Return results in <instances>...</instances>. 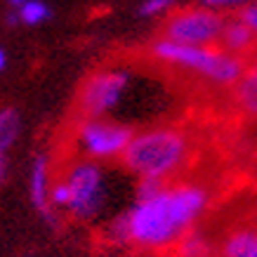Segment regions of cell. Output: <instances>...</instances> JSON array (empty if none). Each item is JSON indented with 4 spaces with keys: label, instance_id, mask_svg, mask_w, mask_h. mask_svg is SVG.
I'll return each instance as SVG.
<instances>
[{
    "label": "cell",
    "instance_id": "obj_5",
    "mask_svg": "<svg viewBox=\"0 0 257 257\" xmlns=\"http://www.w3.org/2000/svg\"><path fill=\"white\" fill-rule=\"evenodd\" d=\"M62 179L69 189L66 210L78 219L97 217L106 201V184H104L101 165L90 158H78L64 170Z\"/></svg>",
    "mask_w": 257,
    "mask_h": 257
},
{
    "label": "cell",
    "instance_id": "obj_21",
    "mask_svg": "<svg viewBox=\"0 0 257 257\" xmlns=\"http://www.w3.org/2000/svg\"><path fill=\"white\" fill-rule=\"evenodd\" d=\"M252 219H255V229H257V205H255V212H252Z\"/></svg>",
    "mask_w": 257,
    "mask_h": 257
},
{
    "label": "cell",
    "instance_id": "obj_18",
    "mask_svg": "<svg viewBox=\"0 0 257 257\" xmlns=\"http://www.w3.org/2000/svg\"><path fill=\"white\" fill-rule=\"evenodd\" d=\"M8 170H10L8 154H3V151H0V184H3V182H5V177H8Z\"/></svg>",
    "mask_w": 257,
    "mask_h": 257
},
{
    "label": "cell",
    "instance_id": "obj_13",
    "mask_svg": "<svg viewBox=\"0 0 257 257\" xmlns=\"http://www.w3.org/2000/svg\"><path fill=\"white\" fill-rule=\"evenodd\" d=\"M52 17V10L47 8L45 0H24L17 10V19L26 26H38Z\"/></svg>",
    "mask_w": 257,
    "mask_h": 257
},
{
    "label": "cell",
    "instance_id": "obj_1",
    "mask_svg": "<svg viewBox=\"0 0 257 257\" xmlns=\"http://www.w3.org/2000/svg\"><path fill=\"white\" fill-rule=\"evenodd\" d=\"M208 189L201 184H165L158 194L137 198L127 212L109 226L116 243H133L144 250L170 248L191 231L194 222L208 208Z\"/></svg>",
    "mask_w": 257,
    "mask_h": 257
},
{
    "label": "cell",
    "instance_id": "obj_10",
    "mask_svg": "<svg viewBox=\"0 0 257 257\" xmlns=\"http://www.w3.org/2000/svg\"><path fill=\"white\" fill-rule=\"evenodd\" d=\"M234 104L243 116L257 120V59L245 64L241 78L234 85Z\"/></svg>",
    "mask_w": 257,
    "mask_h": 257
},
{
    "label": "cell",
    "instance_id": "obj_6",
    "mask_svg": "<svg viewBox=\"0 0 257 257\" xmlns=\"http://www.w3.org/2000/svg\"><path fill=\"white\" fill-rule=\"evenodd\" d=\"M224 19L212 8L198 5V8H184L175 10L172 15L165 17L163 29H161V38L172 40V43H182V45H203L212 47L217 45Z\"/></svg>",
    "mask_w": 257,
    "mask_h": 257
},
{
    "label": "cell",
    "instance_id": "obj_17",
    "mask_svg": "<svg viewBox=\"0 0 257 257\" xmlns=\"http://www.w3.org/2000/svg\"><path fill=\"white\" fill-rule=\"evenodd\" d=\"M250 0H203L205 8H212V10H224V8H243L248 5Z\"/></svg>",
    "mask_w": 257,
    "mask_h": 257
},
{
    "label": "cell",
    "instance_id": "obj_11",
    "mask_svg": "<svg viewBox=\"0 0 257 257\" xmlns=\"http://www.w3.org/2000/svg\"><path fill=\"white\" fill-rule=\"evenodd\" d=\"M222 257H257V229H234L222 243Z\"/></svg>",
    "mask_w": 257,
    "mask_h": 257
},
{
    "label": "cell",
    "instance_id": "obj_4",
    "mask_svg": "<svg viewBox=\"0 0 257 257\" xmlns=\"http://www.w3.org/2000/svg\"><path fill=\"white\" fill-rule=\"evenodd\" d=\"M133 135V127L109 118H80L73 130V142L80 158L106 163V161H120Z\"/></svg>",
    "mask_w": 257,
    "mask_h": 257
},
{
    "label": "cell",
    "instance_id": "obj_19",
    "mask_svg": "<svg viewBox=\"0 0 257 257\" xmlns=\"http://www.w3.org/2000/svg\"><path fill=\"white\" fill-rule=\"evenodd\" d=\"M8 64H10V57H8V50L5 47H0V73L8 69Z\"/></svg>",
    "mask_w": 257,
    "mask_h": 257
},
{
    "label": "cell",
    "instance_id": "obj_9",
    "mask_svg": "<svg viewBox=\"0 0 257 257\" xmlns=\"http://www.w3.org/2000/svg\"><path fill=\"white\" fill-rule=\"evenodd\" d=\"M219 50L231 52V55L241 57V59H250L257 52V38L252 29L241 19V15L234 19H224L222 33H219Z\"/></svg>",
    "mask_w": 257,
    "mask_h": 257
},
{
    "label": "cell",
    "instance_id": "obj_16",
    "mask_svg": "<svg viewBox=\"0 0 257 257\" xmlns=\"http://www.w3.org/2000/svg\"><path fill=\"white\" fill-rule=\"evenodd\" d=\"M241 19L248 24L250 29H252V33H255V38H257V3H248V5H243Z\"/></svg>",
    "mask_w": 257,
    "mask_h": 257
},
{
    "label": "cell",
    "instance_id": "obj_14",
    "mask_svg": "<svg viewBox=\"0 0 257 257\" xmlns=\"http://www.w3.org/2000/svg\"><path fill=\"white\" fill-rule=\"evenodd\" d=\"M210 252V245L198 231H187L179 238V255L182 257H205Z\"/></svg>",
    "mask_w": 257,
    "mask_h": 257
},
{
    "label": "cell",
    "instance_id": "obj_20",
    "mask_svg": "<svg viewBox=\"0 0 257 257\" xmlns=\"http://www.w3.org/2000/svg\"><path fill=\"white\" fill-rule=\"evenodd\" d=\"M10 3H12V5H17V8H19V5H22L24 0H10Z\"/></svg>",
    "mask_w": 257,
    "mask_h": 257
},
{
    "label": "cell",
    "instance_id": "obj_7",
    "mask_svg": "<svg viewBox=\"0 0 257 257\" xmlns=\"http://www.w3.org/2000/svg\"><path fill=\"white\" fill-rule=\"evenodd\" d=\"M130 85V73L123 69H99L90 73L76 97L80 118H104L118 106Z\"/></svg>",
    "mask_w": 257,
    "mask_h": 257
},
{
    "label": "cell",
    "instance_id": "obj_8",
    "mask_svg": "<svg viewBox=\"0 0 257 257\" xmlns=\"http://www.w3.org/2000/svg\"><path fill=\"white\" fill-rule=\"evenodd\" d=\"M52 165L45 154L36 156L31 165V175H29V194H31V203L36 205V210L40 215H45L50 222H55V210L50 205V189H52Z\"/></svg>",
    "mask_w": 257,
    "mask_h": 257
},
{
    "label": "cell",
    "instance_id": "obj_12",
    "mask_svg": "<svg viewBox=\"0 0 257 257\" xmlns=\"http://www.w3.org/2000/svg\"><path fill=\"white\" fill-rule=\"evenodd\" d=\"M22 133V116L15 109H0V151L8 154Z\"/></svg>",
    "mask_w": 257,
    "mask_h": 257
},
{
    "label": "cell",
    "instance_id": "obj_3",
    "mask_svg": "<svg viewBox=\"0 0 257 257\" xmlns=\"http://www.w3.org/2000/svg\"><path fill=\"white\" fill-rule=\"evenodd\" d=\"M151 55L158 62L172 64L179 69H189L194 73H201L203 78H208L215 85H234L241 78L245 69V59L217 50V47H203V45H182L172 40L158 38L151 45Z\"/></svg>",
    "mask_w": 257,
    "mask_h": 257
},
{
    "label": "cell",
    "instance_id": "obj_2",
    "mask_svg": "<svg viewBox=\"0 0 257 257\" xmlns=\"http://www.w3.org/2000/svg\"><path fill=\"white\" fill-rule=\"evenodd\" d=\"M191 151L194 147L189 133L175 125H158L133 135L120 156V163L140 179L151 177L168 182L187 168Z\"/></svg>",
    "mask_w": 257,
    "mask_h": 257
},
{
    "label": "cell",
    "instance_id": "obj_15",
    "mask_svg": "<svg viewBox=\"0 0 257 257\" xmlns=\"http://www.w3.org/2000/svg\"><path fill=\"white\" fill-rule=\"evenodd\" d=\"M175 0H144L140 8V15L142 17H156V15H163L168 8H172Z\"/></svg>",
    "mask_w": 257,
    "mask_h": 257
}]
</instances>
